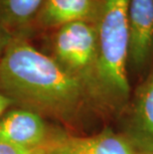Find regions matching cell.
<instances>
[{
  "mask_svg": "<svg viewBox=\"0 0 153 154\" xmlns=\"http://www.w3.org/2000/svg\"><path fill=\"white\" fill-rule=\"evenodd\" d=\"M137 154H153V150H150V151H137Z\"/></svg>",
  "mask_w": 153,
  "mask_h": 154,
  "instance_id": "7c38bea8",
  "label": "cell"
},
{
  "mask_svg": "<svg viewBox=\"0 0 153 154\" xmlns=\"http://www.w3.org/2000/svg\"><path fill=\"white\" fill-rule=\"evenodd\" d=\"M94 9V0H45L41 20L48 26H63L75 21H86Z\"/></svg>",
  "mask_w": 153,
  "mask_h": 154,
  "instance_id": "ba28073f",
  "label": "cell"
},
{
  "mask_svg": "<svg viewBox=\"0 0 153 154\" xmlns=\"http://www.w3.org/2000/svg\"><path fill=\"white\" fill-rule=\"evenodd\" d=\"M55 51L61 65L83 81L93 70L96 73V29L87 21L61 26L55 38Z\"/></svg>",
  "mask_w": 153,
  "mask_h": 154,
  "instance_id": "3957f363",
  "label": "cell"
},
{
  "mask_svg": "<svg viewBox=\"0 0 153 154\" xmlns=\"http://www.w3.org/2000/svg\"><path fill=\"white\" fill-rule=\"evenodd\" d=\"M128 0H103L97 24L96 85L115 103L129 96L126 66L129 54Z\"/></svg>",
  "mask_w": 153,
  "mask_h": 154,
  "instance_id": "7a4b0ae2",
  "label": "cell"
},
{
  "mask_svg": "<svg viewBox=\"0 0 153 154\" xmlns=\"http://www.w3.org/2000/svg\"><path fill=\"white\" fill-rule=\"evenodd\" d=\"M45 0H0V20L9 25H21L38 12Z\"/></svg>",
  "mask_w": 153,
  "mask_h": 154,
  "instance_id": "9c48e42d",
  "label": "cell"
},
{
  "mask_svg": "<svg viewBox=\"0 0 153 154\" xmlns=\"http://www.w3.org/2000/svg\"><path fill=\"white\" fill-rule=\"evenodd\" d=\"M126 131L136 151L153 150V68L135 93Z\"/></svg>",
  "mask_w": 153,
  "mask_h": 154,
  "instance_id": "5b68a950",
  "label": "cell"
},
{
  "mask_svg": "<svg viewBox=\"0 0 153 154\" xmlns=\"http://www.w3.org/2000/svg\"><path fill=\"white\" fill-rule=\"evenodd\" d=\"M49 154H137L125 136L106 130L89 137H71L51 146Z\"/></svg>",
  "mask_w": 153,
  "mask_h": 154,
  "instance_id": "52a82bcc",
  "label": "cell"
},
{
  "mask_svg": "<svg viewBox=\"0 0 153 154\" xmlns=\"http://www.w3.org/2000/svg\"><path fill=\"white\" fill-rule=\"evenodd\" d=\"M0 82L15 97L62 116H72L84 100L80 78L25 43L13 44L5 52Z\"/></svg>",
  "mask_w": 153,
  "mask_h": 154,
  "instance_id": "6da1fadb",
  "label": "cell"
},
{
  "mask_svg": "<svg viewBox=\"0 0 153 154\" xmlns=\"http://www.w3.org/2000/svg\"><path fill=\"white\" fill-rule=\"evenodd\" d=\"M46 136L44 120L30 110H12L0 120V142L35 148L44 145Z\"/></svg>",
  "mask_w": 153,
  "mask_h": 154,
  "instance_id": "8992f818",
  "label": "cell"
},
{
  "mask_svg": "<svg viewBox=\"0 0 153 154\" xmlns=\"http://www.w3.org/2000/svg\"><path fill=\"white\" fill-rule=\"evenodd\" d=\"M10 103H11L10 99H8L7 97H5L0 94V116L4 112V110L7 109Z\"/></svg>",
  "mask_w": 153,
  "mask_h": 154,
  "instance_id": "8fae6325",
  "label": "cell"
},
{
  "mask_svg": "<svg viewBox=\"0 0 153 154\" xmlns=\"http://www.w3.org/2000/svg\"><path fill=\"white\" fill-rule=\"evenodd\" d=\"M128 63L136 71L153 59V0H128Z\"/></svg>",
  "mask_w": 153,
  "mask_h": 154,
  "instance_id": "277c9868",
  "label": "cell"
},
{
  "mask_svg": "<svg viewBox=\"0 0 153 154\" xmlns=\"http://www.w3.org/2000/svg\"><path fill=\"white\" fill-rule=\"evenodd\" d=\"M51 147L45 145L35 148H24V147L15 146L12 144L0 142V154H49Z\"/></svg>",
  "mask_w": 153,
  "mask_h": 154,
  "instance_id": "30bf717a",
  "label": "cell"
}]
</instances>
